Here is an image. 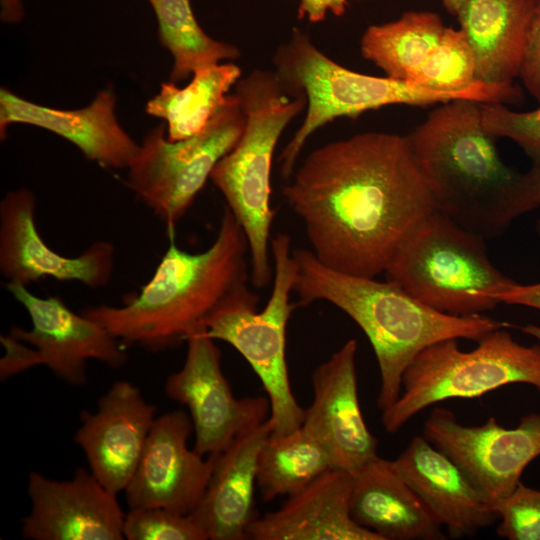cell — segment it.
Masks as SVG:
<instances>
[{
	"label": "cell",
	"instance_id": "cell-1",
	"mask_svg": "<svg viewBox=\"0 0 540 540\" xmlns=\"http://www.w3.org/2000/svg\"><path fill=\"white\" fill-rule=\"evenodd\" d=\"M282 188L325 266L354 276L384 273L436 209L407 135L368 131L313 150Z\"/></svg>",
	"mask_w": 540,
	"mask_h": 540
},
{
	"label": "cell",
	"instance_id": "cell-2",
	"mask_svg": "<svg viewBox=\"0 0 540 540\" xmlns=\"http://www.w3.org/2000/svg\"><path fill=\"white\" fill-rule=\"evenodd\" d=\"M407 137L436 209L475 235L497 238L539 208L536 169L519 172L502 160L479 102L441 103Z\"/></svg>",
	"mask_w": 540,
	"mask_h": 540
},
{
	"label": "cell",
	"instance_id": "cell-3",
	"mask_svg": "<svg viewBox=\"0 0 540 540\" xmlns=\"http://www.w3.org/2000/svg\"><path fill=\"white\" fill-rule=\"evenodd\" d=\"M293 255L297 304L326 301L347 314L369 339L380 372L377 406L381 411L398 399L405 370L427 347L447 339L478 341L493 330L510 326L483 314L442 313L391 281L330 269L308 249H296Z\"/></svg>",
	"mask_w": 540,
	"mask_h": 540
},
{
	"label": "cell",
	"instance_id": "cell-4",
	"mask_svg": "<svg viewBox=\"0 0 540 540\" xmlns=\"http://www.w3.org/2000/svg\"><path fill=\"white\" fill-rule=\"evenodd\" d=\"M151 279L123 306L80 312L101 323L126 347L160 352L185 341L226 297L247 285L246 235L225 207L217 236L204 251L177 247L174 234Z\"/></svg>",
	"mask_w": 540,
	"mask_h": 540
},
{
	"label": "cell",
	"instance_id": "cell-5",
	"mask_svg": "<svg viewBox=\"0 0 540 540\" xmlns=\"http://www.w3.org/2000/svg\"><path fill=\"white\" fill-rule=\"evenodd\" d=\"M275 72L285 85L301 92L307 99L302 125L280 154L281 174L288 179L297 158L312 133L340 117L387 105L427 106L456 99L479 103L520 104L521 88L513 83L477 82L459 92L423 88L408 81L377 77L349 70L320 51L310 37L297 28L273 57Z\"/></svg>",
	"mask_w": 540,
	"mask_h": 540
},
{
	"label": "cell",
	"instance_id": "cell-6",
	"mask_svg": "<svg viewBox=\"0 0 540 540\" xmlns=\"http://www.w3.org/2000/svg\"><path fill=\"white\" fill-rule=\"evenodd\" d=\"M234 93L245 114L244 131L215 165L210 180L246 235L253 286L265 288L274 275L270 259L275 217L270 202L273 155L283 130L306 108L307 99L268 70L241 77Z\"/></svg>",
	"mask_w": 540,
	"mask_h": 540
},
{
	"label": "cell",
	"instance_id": "cell-7",
	"mask_svg": "<svg viewBox=\"0 0 540 540\" xmlns=\"http://www.w3.org/2000/svg\"><path fill=\"white\" fill-rule=\"evenodd\" d=\"M485 242L435 210L399 248L386 280L442 313L483 314L501 304L497 294L517 283L494 266Z\"/></svg>",
	"mask_w": 540,
	"mask_h": 540
},
{
	"label": "cell",
	"instance_id": "cell-8",
	"mask_svg": "<svg viewBox=\"0 0 540 540\" xmlns=\"http://www.w3.org/2000/svg\"><path fill=\"white\" fill-rule=\"evenodd\" d=\"M274 275L270 297L258 311V297L245 285L226 297L201 322L214 340L233 346L259 377L270 401L273 435L300 428L304 409L291 389L286 361V330L296 305L290 295L297 275L291 239L271 238Z\"/></svg>",
	"mask_w": 540,
	"mask_h": 540
},
{
	"label": "cell",
	"instance_id": "cell-9",
	"mask_svg": "<svg viewBox=\"0 0 540 540\" xmlns=\"http://www.w3.org/2000/svg\"><path fill=\"white\" fill-rule=\"evenodd\" d=\"M458 339L424 349L408 366L398 399L382 411V425L396 433L427 407L451 399H472L511 384L540 392V344L525 346L499 328L462 351Z\"/></svg>",
	"mask_w": 540,
	"mask_h": 540
},
{
	"label": "cell",
	"instance_id": "cell-10",
	"mask_svg": "<svg viewBox=\"0 0 540 540\" xmlns=\"http://www.w3.org/2000/svg\"><path fill=\"white\" fill-rule=\"evenodd\" d=\"M245 114L235 93L199 133L169 141L166 127L151 129L128 169L126 185L174 234L178 221L210 179L213 168L238 142Z\"/></svg>",
	"mask_w": 540,
	"mask_h": 540
},
{
	"label": "cell",
	"instance_id": "cell-11",
	"mask_svg": "<svg viewBox=\"0 0 540 540\" xmlns=\"http://www.w3.org/2000/svg\"><path fill=\"white\" fill-rule=\"evenodd\" d=\"M182 368L166 380L164 390L189 409L195 432L193 449L204 457L217 455L236 437L267 420L268 397L236 398L223 373L221 351L199 324L189 331Z\"/></svg>",
	"mask_w": 540,
	"mask_h": 540
},
{
	"label": "cell",
	"instance_id": "cell-12",
	"mask_svg": "<svg viewBox=\"0 0 540 540\" xmlns=\"http://www.w3.org/2000/svg\"><path fill=\"white\" fill-rule=\"evenodd\" d=\"M422 436L447 455L493 507L540 456V414L525 415L517 427L507 429L494 417L482 425H463L452 411L434 408Z\"/></svg>",
	"mask_w": 540,
	"mask_h": 540
},
{
	"label": "cell",
	"instance_id": "cell-13",
	"mask_svg": "<svg viewBox=\"0 0 540 540\" xmlns=\"http://www.w3.org/2000/svg\"><path fill=\"white\" fill-rule=\"evenodd\" d=\"M5 288L27 311L30 330L12 326L9 333L38 352L41 365L72 385L87 383V361L118 369L128 360L126 347L101 323L75 313L58 296L41 298L25 285L5 282Z\"/></svg>",
	"mask_w": 540,
	"mask_h": 540
},
{
	"label": "cell",
	"instance_id": "cell-14",
	"mask_svg": "<svg viewBox=\"0 0 540 540\" xmlns=\"http://www.w3.org/2000/svg\"><path fill=\"white\" fill-rule=\"evenodd\" d=\"M35 211L36 197L27 188L7 193L0 203V272L6 281L26 286L49 277L105 287L113 273V244L96 241L76 257L64 256L39 234Z\"/></svg>",
	"mask_w": 540,
	"mask_h": 540
},
{
	"label": "cell",
	"instance_id": "cell-15",
	"mask_svg": "<svg viewBox=\"0 0 540 540\" xmlns=\"http://www.w3.org/2000/svg\"><path fill=\"white\" fill-rule=\"evenodd\" d=\"M193 430L183 410L155 418L125 489L129 508H165L183 515L194 511L209 483L214 455L204 457L188 448Z\"/></svg>",
	"mask_w": 540,
	"mask_h": 540
},
{
	"label": "cell",
	"instance_id": "cell-16",
	"mask_svg": "<svg viewBox=\"0 0 540 540\" xmlns=\"http://www.w3.org/2000/svg\"><path fill=\"white\" fill-rule=\"evenodd\" d=\"M31 511L22 519L28 540H121L123 513L116 494L92 474L78 468L70 480L28 475Z\"/></svg>",
	"mask_w": 540,
	"mask_h": 540
},
{
	"label": "cell",
	"instance_id": "cell-17",
	"mask_svg": "<svg viewBox=\"0 0 540 540\" xmlns=\"http://www.w3.org/2000/svg\"><path fill=\"white\" fill-rule=\"evenodd\" d=\"M357 348L349 339L313 371V401L302 424L326 450L332 467L350 473L377 455L378 444L359 403Z\"/></svg>",
	"mask_w": 540,
	"mask_h": 540
},
{
	"label": "cell",
	"instance_id": "cell-18",
	"mask_svg": "<svg viewBox=\"0 0 540 540\" xmlns=\"http://www.w3.org/2000/svg\"><path fill=\"white\" fill-rule=\"evenodd\" d=\"M131 382L116 381L103 394L95 412L83 410L74 442L83 450L89 469L110 492L125 491L156 418Z\"/></svg>",
	"mask_w": 540,
	"mask_h": 540
},
{
	"label": "cell",
	"instance_id": "cell-19",
	"mask_svg": "<svg viewBox=\"0 0 540 540\" xmlns=\"http://www.w3.org/2000/svg\"><path fill=\"white\" fill-rule=\"evenodd\" d=\"M115 104L116 97L108 89L98 92L84 108L64 110L33 103L1 88V139L6 138L10 124H30L65 138L102 167L128 168L139 145L117 121Z\"/></svg>",
	"mask_w": 540,
	"mask_h": 540
},
{
	"label": "cell",
	"instance_id": "cell-20",
	"mask_svg": "<svg viewBox=\"0 0 540 540\" xmlns=\"http://www.w3.org/2000/svg\"><path fill=\"white\" fill-rule=\"evenodd\" d=\"M352 474L332 468L281 507L257 517L247 529L253 540H382L350 512Z\"/></svg>",
	"mask_w": 540,
	"mask_h": 540
},
{
	"label": "cell",
	"instance_id": "cell-21",
	"mask_svg": "<svg viewBox=\"0 0 540 540\" xmlns=\"http://www.w3.org/2000/svg\"><path fill=\"white\" fill-rule=\"evenodd\" d=\"M273 428L269 416L214 455V467L206 491L189 514L208 539H247V529L258 517L255 509L258 456Z\"/></svg>",
	"mask_w": 540,
	"mask_h": 540
},
{
	"label": "cell",
	"instance_id": "cell-22",
	"mask_svg": "<svg viewBox=\"0 0 540 540\" xmlns=\"http://www.w3.org/2000/svg\"><path fill=\"white\" fill-rule=\"evenodd\" d=\"M352 474L350 512L382 540H442L443 526L398 469L376 455Z\"/></svg>",
	"mask_w": 540,
	"mask_h": 540
},
{
	"label": "cell",
	"instance_id": "cell-23",
	"mask_svg": "<svg viewBox=\"0 0 540 540\" xmlns=\"http://www.w3.org/2000/svg\"><path fill=\"white\" fill-rule=\"evenodd\" d=\"M395 463L453 538L473 536L499 516L462 470L423 436H415Z\"/></svg>",
	"mask_w": 540,
	"mask_h": 540
},
{
	"label": "cell",
	"instance_id": "cell-24",
	"mask_svg": "<svg viewBox=\"0 0 540 540\" xmlns=\"http://www.w3.org/2000/svg\"><path fill=\"white\" fill-rule=\"evenodd\" d=\"M539 0H469L457 16L476 58V78L508 84L518 77Z\"/></svg>",
	"mask_w": 540,
	"mask_h": 540
},
{
	"label": "cell",
	"instance_id": "cell-25",
	"mask_svg": "<svg viewBox=\"0 0 540 540\" xmlns=\"http://www.w3.org/2000/svg\"><path fill=\"white\" fill-rule=\"evenodd\" d=\"M240 78L241 69L234 63L203 67L185 87L162 83L159 93L147 102L146 112L166 121L169 141L189 138L208 125Z\"/></svg>",
	"mask_w": 540,
	"mask_h": 540
},
{
	"label": "cell",
	"instance_id": "cell-26",
	"mask_svg": "<svg viewBox=\"0 0 540 540\" xmlns=\"http://www.w3.org/2000/svg\"><path fill=\"white\" fill-rule=\"evenodd\" d=\"M445 25L432 11H407L398 19L369 26L362 35V56L387 77L407 81L441 38Z\"/></svg>",
	"mask_w": 540,
	"mask_h": 540
},
{
	"label": "cell",
	"instance_id": "cell-27",
	"mask_svg": "<svg viewBox=\"0 0 540 540\" xmlns=\"http://www.w3.org/2000/svg\"><path fill=\"white\" fill-rule=\"evenodd\" d=\"M332 468L326 450L301 426L268 437L258 456L257 487L262 500L270 502L298 492Z\"/></svg>",
	"mask_w": 540,
	"mask_h": 540
},
{
	"label": "cell",
	"instance_id": "cell-28",
	"mask_svg": "<svg viewBox=\"0 0 540 540\" xmlns=\"http://www.w3.org/2000/svg\"><path fill=\"white\" fill-rule=\"evenodd\" d=\"M158 24L161 44L172 54L171 82L192 76L203 67L240 56L233 44L206 34L194 16L190 0H148Z\"/></svg>",
	"mask_w": 540,
	"mask_h": 540
},
{
	"label": "cell",
	"instance_id": "cell-29",
	"mask_svg": "<svg viewBox=\"0 0 540 540\" xmlns=\"http://www.w3.org/2000/svg\"><path fill=\"white\" fill-rule=\"evenodd\" d=\"M474 51L459 28L445 27L425 61L407 80L427 89L459 92L477 82Z\"/></svg>",
	"mask_w": 540,
	"mask_h": 540
},
{
	"label": "cell",
	"instance_id": "cell-30",
	"mask_svg": "<svg viewBox=\"0 0 540 540\" xmlns=\"http://www.w3.org/2000/svg\"><path fill=\"white\" fill-rule=\"evenodd\" d=\"M123 535L128 540H207L206 533L190 517L165 508H130Z\"/></svg>",
	"mask_w": 540,
	"mask_h": 540
},
{
	"label": "cell",
	"instance_id": "cell-31",
	"mask_svg": "<svg viewBox=\"0 0 540 540\" xmlns=\"http://www.w3.org/2000/svg\"><path fill=\"white\" fill-rule=\"evenodd\" d=\"M484 129L496 138L516 142L531 160L540 158V106L528 112H516L503 103H480Z\"/></svg>",
	"mask_w": 540,
	"mask_h": 540
},
{
	"label": "cell",
	"instance_id": "cell-32",
	"mask_svg": "<svg viewBox=\"0 0 540 540\" xmlns=\"http://www.w3.org/2000/svg\"><path fill=\"white\" fill-rule=\"evenodd\" d=\"M499 516L497 535L509 540H540V490L521 481L492 507Z\"/></svg>",
	"mask_w": 540,
	"mask_h": 540
},
{
	"label": "cell",
	"instance_id": "cell-33",
	"mask_svg": "<svg viewBox=\"0 0 540 540\" xmlns=\"http://www.w3.org/2000/svg\"><path fill=\"white\" fill-rule=\"evenodd\" d=\"M518 77L540 104V0L531 21Z\"/></svg>",
	"mask_w": 540,
	"mask_h": 540
},
{
	"label": "cell",
	"instance_id": "cell-34",
	"mask_svg": "<svg viewBox=\"0 0 540 540\" xmlns=\"http://www.w3.org/2000/svg\"><path fill=\"white\" fill-rule=\"evenodd\" d=\"M5 355L0 361V378L5 381L34 366L41 365L38 352L10 333L0 338Z\"/></svg>",
	"mask_w": 540,
	"mask_h": 540
},
{
	"label": "cell",
	"instance_id": "cell-35",
	"mask_svg": "<svg viewBox=\"0 0 540 540\" xmlns=\"http://www.w3.org/2000/svg\"><path fill=\"white\" fill-rule=\"evenodd\" d=\"M352 1L359 0H299L297 17L299 20L318 23L325 19L328 12L342 16Z\"/></svg>",
	"mask_w": 540,
	"mask_h": 540
},
{
	"label": "cell",
	"instance_id": "cell-36",
	"mask_svg": "<svg viewBox=\"0 0 540 540\" xmlns=\"http://www.w3.org/2000/svg\"><path fill=\"white\" fill-rule=\"evenodd\" d=\"M500 303L521 305L540 310V282L535 284H514L496 295Z\"/></svg>",
	"mask_w": 540,
	"mask_h": 540
},
{
	"label": "cell",
	"instance_id": "cell-37",
	"mask_svg": "<svg viewBox=\"0 0 540 540\" xmlns=\"http://www.w3.org/2000/svg\"><path fill=\"white\" fill-rule=\"evenodd\" d=\"M24 7L22 0H1V20L5 23H16L22 20Z\"/></svg>",
	"mask_w": 540,
	"mask_h": 540
},
{
	"label": "cell",
	"instance_id": "cell-38",
	"mask_svg": "<svg viewBox=\"0 0 540 540\" xmlns=\"http://www.w3.org/2000/svg\"><path fill=\"white\" fill-rule=\"evenodd\" d=\"M469 0H442L445 9L453 16H458Z\"/></svg>",
	"mask_w": 540,
	"mask_h": 540
},
{
	"label": "cell",
	"instance_id": "cell-39",
	"mask_svg": "<svg viewBox=\"0 0 540 540\" xmlns=\"http://www.w3.org/2000/svg\"><path fill=\"white\" fill-rule=\"evenodd\" d=\"M522 332L528 334L540 342V326L534 324H527L518 327Z\"/></svg>",
	"mask_w": 540,
	"mask_h": 540
},
{
	"label": "cell",
	"instance_id": "cell-40",
	"mask_svg": "<svg viewBox=\"0 0 540 540\" xmlns=\"http://www.w3.org/2000/svg\"><path fill=\"white\" fill-rule=\"evenodd\" d=\"M532 166L536 169L539 181V208H540V158L532 160ZM537 233L540 236V216L537 221Z\"/></svg>",
	"mask_w": 540,
	"mask_h": 540
}]
</instances>
